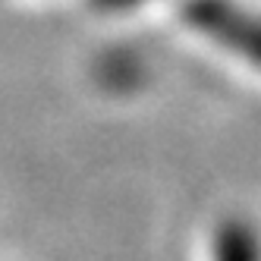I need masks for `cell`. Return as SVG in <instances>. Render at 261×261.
<instances>
[{
  "label": "cell",
  "mask_w": 261,
  "mask_h": 261,
  "mask_svg": "<svg viewBox=\"0 0 261 261\" xmlns=\"http://www.w3.org/2000/svg\"><path fill=\"white\" fill-rule=\"evenodd\" d=\"M211 261H261V233L255 223L230 217L211 236Z\"/></svg>",
  "instance_id": "1"
}]
</instances>
